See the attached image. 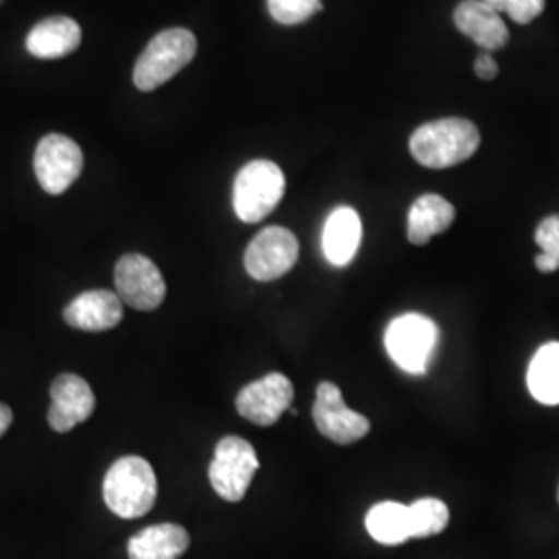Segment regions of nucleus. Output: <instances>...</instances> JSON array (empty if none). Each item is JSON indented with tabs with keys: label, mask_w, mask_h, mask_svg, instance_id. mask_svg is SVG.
<instances>
[{
	"label": "nucleus",
	"mask_w": 559,
	"mask_h": 559,
	"mask_svg": "<svg viewBox=\"0 0 559 559\" xmlns=\"http://www.w3.org/2000/svg\"><path fill=\"white\" fill-rule=\"evenodd\" d=\"M475 73L477 78L483 81H491L498 78L500 69H498V62L491 57V52H480L477 60H475Z\"/></svg>",
	"instance_id": "25"
},
{
	"label": "nucleus",
	"mask_w": 559,
	"mask_h": 559,
	"mask_svg": "<svg viewBox=\"0 0 559 559\" xmlns=\"http://www.w3.org/2000/svg\"><path fill=\"white\" fill-rule=\"evenodd\" d=\"M313 420L321 436L340 445H350L362 440L371 431V423L367 417L350 411L340 392L338 385L323 381L318 385Z\"/></svg>",
	"instance_id": "10"
},
{
	"label": "nucleus",
	"mask_w": 559,
	"mask_h": 559,
	"mask_svg": "<svg viewBox=\"0 0 559 559\" xmlns=\"http://www.w3.org/2000/svg\"><path fill=\"white\" fill-rule=\"evenodd\" d=\"M158 498V480L152 464L140 456L117 460L104 477V501L119 519L145 516Z\"/></svg>",
	"instance_id": "2"
},
{
	"label": "nucleus",
	"mask_w": 559,
	"mask_h": 559,
	"mask_svg": "<svg viewBox=\"0 0 559 559\" xmlns=\"http://www.w3.org/2000/svg\"><path fill=\"white\" fill-rule=\"evenodd\" d=\"M115 286L122 305L138 311H154L166 297V282L158 265L140 253L120 258L115 267Z\"/></svg>",
	"instance_id": "8"
},
{
	"label": "nucleus",
	"mask_w": 559,
	"mask_h": 559,
	"mask_svg": "<svg viewBox=\"0 0 559 559\" xmlns=\"http://www.w3.org/2000/svg\"><path fill=\"white\" fill-rule=\"evenodd\" d=\"M189 549V533L179 524H154L129 539V559H179Z\"/></svg>",
	"instance_id": "17"
},
{
	"label": "nucleus",
	"mask_w": 559,
	"mask_h": 559,
	"mask_svg": "<svg viewBox=\"0 0 559 559\" xmlns=\"http://www.w3.org/2000/svg\"><path fill=\"white\" fill-rule=\"evenodd\" d=\"M365 526L381 545H400L413 539L408 506H402L399 501L376 503L365 519Z\"/></svg>",
	"instance_id": "19"
},
{
	"label": "nucleus",
	"mask_w": 559,
	"mask_h": 559,
	"mask_svg": "<svg viewBox=\"0 0 559 559\" xmlns=\"http://www.w3.org/2000/svg\"><path fill=\"white\" fill-rule=\"evenodd\" d=\"M50 396L52 406L48 411V423L57 433H67L85 423L96 408V396L90 383L73 373L59 376L50 388Z\"/></svg>",
	"instance_id": "12"
},
{
	"label": "nucleus",
	"mask_w": 559,
	"mask_h": 559,
	"mask_svg": "<svg viewBox=\"0 0 559 559\" xmlns=\"http://www.w3.org/2000/svg\"><path fill=\"white\" fill-rule=\"evenodd\" d=\"M454 23L460 34L475 41L483 52L501 50L510 40L500 13L483 0H462L454 11Z\"/></svg>",
	"instance_id": "13"
},
{
	"label": "nucleus",
	"mask_w": 559,
	"mask_h": 559,
	"mask_svg": "<svg viewBox=\"0 0 559 559\" xmlns=\"http://www.w3.org/2000/svg\"><path fill=\"white\" fill-rule=\"evenodd\" d=\"M258 468L260 459L255 454V448L242 438L228 436L216 445L207 475L214 491L222 500L237 503L245 498Z\"/></svg>",
	"instance_id": "6"
},
{
	"label": "nucleus",
	"mask_w": 559,
	"mask_h": 559,
	"mask_svg": "<svg viewBox=\"0 0 559 559\" xmlns=\"http://www.w3.org/2000/svg\"><path fill=\"white\" fill-rule=\"evenodd\" d=\"M34 170L46 193L60 195L80 179L83 170V152L71 138L50 133L36 147Z\"/></svg>",
	"instance_id": "9"
},
{
	"label": "nucleus",
	"mask_w": 559,
	"mask_h": 559,
	"mask_svg": "<svg viewBox=\"0 0 559 559\" xmlns=\"http://www.w3.org/2000/svg\"><path fill=\"white\" fill-rule=\"evenodd\" d=\"M198 52V38L185 27L164 29L141 52L133 83L141 92H152L180 73Z\"/></svg>",
	"instance_id": "3"
},
{
	"label": "nucleus",
	"mask_w": 559,
	"mask_h": 559,
	"mask_svg": "<svg viewBox=\"0 0 559 559\" xmlns=\"http://www.w3.org/2000/svg\"><path fill=\"white\" fill-rule=\"evenodd\" d=\"M408 514H411L413 539H427V537L440 535L450 522L448 506L436 498L415 501L413 506H408Z\"/></svg>",
	"instance_id": "21"
},
{
	"label": "nucleus",
	"mask_w": 559,
	"mask_h": 559,
	"mask_svg": "<svg viewBox=\"0 0 559 559\" xmlns=\"http://www.w3.org/2000/svg\"><path fill=\"white\" fill-rule=\"evenodd\" d=\"M81 44L80 23L71 17H48L27 34V52L36 59H62L75 52Z\"/></svg>",
	"instance_id": "16"
},
{
	"label": "nucleus",
	"mask_w": 559,
	"mask_h": 559,
	"mask_svg": "<svg viewBox=\"0 0 559 559\" xmlns=\"http://www.w3.org/2000/svg\"><path fill=\"white\" fill-rule=\"evenodd\" d=\"M483 2L493 7L500 15L506 13L510 20L516 21L520 25L537 20L545 9V0H483Z\"/></svg>",
	"instance_id": "23"
},
{
	"label": "nucleus",
	"mask_w": 559,
	"mask_h": 559,
	"mask_svg": "<svg viewBox=\"0 0 559 559\" xmlns=\"http://www.w3.org/2000/svg\"><path fill=\"white\" fill-rule=\"evenodd\" d=\"M299 260V240L282 226L263 228L245 251V270L258 282L286 276Z\"/></svg>",
	"instance_id": "7"
},
{
	"label": "nucleus",
	"mask_w": 559,
	"mask_h": 559,
	"mask_svg": "<svg viewBox=\"0 0 559 559\" xmlns=\"http://www.w3.org/2000/svg\"><path fill=\"white\" fill-rule=\"evenodd\" d=\"M479 143V129L471 120H431L411 135V154L420 166L441 170L468 160Z\"/></svg>",
	"instance_id": "1"
},
{
	"label": "nucleus",
	"mask_w": 559,
	"mask_h": 559,
	"mask_svg": "<svg viewBox=\"0 0 559 559\" xmlns=\"http://www.w3.org/2000/svg\"><path fill=\"white\" fill-rule=\"evenodd\" d=\"M62 318L81 332H106L122 321V300L112 290H87L71 300Z\"/></svg>",
	"instance_id": "14"
},
{
	"label": "nucleus",
	"mask_w": 559,
	"mask_h": 559,
	"mask_svg": "<svg viewBox=\"0 0 559 559\" xmlns=\"http://www.w3.org/2000/svg\"><path fill=\"white\" fill-rule=\"evenodd\" d=\"M270 15L282 25H299L313 13L323 11L321 0H267Z\"/></svg>",
	"instance_id": "22"
},
{
	"label": "nucleus",
	"mask_w": 559,
	"mask_h": 559,
	"mask_svg": "<svg viewBox=\"0 0 559 559\" xmlns=\"http://www.w3.org/2000/svg\"><path fill=\"white\" fill-rule=\"evenodd\" d=\"M535 240L540 247V253L559 265V216H549L540 222Z\"/></svg>",
	"instance_id": "24"
},
{
	"label": "nucleus",
	"mask_w": 559,
	"mask_h": 559,
	"mask_svg": "<svg viewBox=\"0 0 559 559\" xmlns=\"http://www.w3.org/2000/svg\"><path fill=\"white\" fill-rule=\"evenodd\" d=\"M438 338L440 330L436 321L419 313H406L388 325L383 342L390 359L394 360L402 371L411 376H425L429 371V362L436 355Z\"/></svg>",
	"instance_id": "5"
},
{
	"label": "nucleus",
	"mask_w": 559,
	"mask_h": 559,
	"mask_svg": "<svg viewBox=\"0 0 559 559\" xmlns=\"http://www.w3.org/2000/svg\"><path fill=\"white\" fill-rule=\"evenodd\" d=\"M11 423H13V411L7 404H0V438L7 433Z\"/></svg>",
	"instance_id": "26"
},
{
	"label": "nucleus",
	"mask_w": 559,
	"mask_h": 559,
	"mask_svg": "<svg viewBox=\"0 0 559 559\" xmlns=\"http://www.w3.org/2000/svg\"><path fill=\"white\" fill-rule=\"evenodd\" d=\"M456 218V210L448 200L427 193L411 205L408 212V240L413 245H427L433 237L445 233Z\"/></svg>",
	"instance_id": "18"
},
{
	"label": "nucleus",
	"mask_w": 559,
	"mask_h": 559,
	"mask_svg": "<svg viewBox=\"0 0 559 559\" xmlns=\"http://www.w3.org/2000/svg\"><path fill=\"white\" fill-rule=\"evenodd\" d=\"M295 388L282 373H270L261 380L245 385L237 396V411L242 419L260 427L278 423L280 417L290 411Z\"/></svg>",
	"instance_id": "11"
},
{
	"label": "nucleus",
	"mask_w": 559,
	"mask_h": 559,
	"mask_svg": "<svg viewBox=\"0 0 559 559\" xmlns=\"http://www.w3.org/2000/svg\"><path fill=\"white\" fill-rule=\"evenodd\" d=\"M526 381L537 402L547 406L559 404V342L540 346L528 365Z\"/></svg>",
	"instance_id": "20"
},
{
	"label": "nucleus",
	"mask_w": 559,
	"mask_h": 559,
	"mask_svg": "<svg viewBox=\"0 0 559 559\" xmlns=\"http://www.w3.org/2000/svg\"><path fill=\"white\" fill-rule=\"evenodd\" d=\"M286 179L278 164L253 160L245 164L235 179L233 205L239 221L255 224L267 218L284 198Z\"/></svg>",
	"instance_id": "4"
},
{
	"label": "nucleus",
	"mask_w": 559,
	"mask_h": 559,
	"mask_svg": "<svg viewBox=\"0 0 559 559\" xmlns=\"http://www.w3.org/2000/svg\"><path fill=\"white\" fill-rule=\"evenodd\" d=\"M362 239V224L357 210L342 205L336 207L323 226V253L332 265H348L355 260Z\"/></svg>",
	"instance_id": "15"
}]
</instances>
